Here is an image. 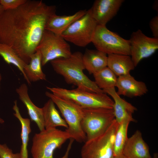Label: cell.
<instances>
[{
  "label": "cell",
  "mask_w": 158,
  "mask_h": 158,
  "mask_svg": "<svg viewBox=\"0 0 158 158\" xmlns=\"http://www.w3.org/2000/svg\"><path fill=\"white\" fill-rule=\"evenodd\" d=\"M55 6L42 0H27L13 9L0 12V43L11 47L26 64L36 51Z\"/></svg>",
  "instance_id": "6da1fadb"
},
{
  "label": "cell",
  "mask_w": 158,
  "mask_h": 158,
  "mask_svg": "<svg viewBox=\"0 0 158 158\" xmlns=\"http://www.w3.org/2000/svg\"><path fill=\"white\" fill-rule=\"evenodd\" d=\"M83 54L80 51L72 53L69 57L60 58L50 61L54 71L62 75L68 84L74 85L77 88L88 92L104 93L84 73L85 69Z\"/></svg>",
  "instance_id": "7a4b0ae2"
},
{
  "label": "cell",
  "mask_w": 158,
  "mask_h": 158,
  "mask_svg": "<svg viewBox=\"0 0 158 158\" xmlns=\"http://www.w3.org/2000/svg\"><path fill=\"white\" fill-rule=\"evenodd\" d=\"M71 139L68 133L56 128L45 129L34 135L31 153L32 158H54L53 153L61 148L68 139ZM71 144L69 143L64 155L60 158H68Z\"/></svg>",
  "instance_id": "3957f363"
},
{
  "label": "cell",
  "mask_w": 158,
  "mask_h": 158,
  "mask_svg": "<svg viewBox=\"0 0 158 158\" xmlns=\"http://www.w3.org/2000/svg\"><path fill=\"white\" fill-rule=\"evenodd\" d=\"M45 94L56 104L64 118L68 126L66 130L71 139L80 143L85 142L86 137L81 125L83 108L71 100L57 96L51 92L47 91Z\"/></svg>",
  "instance_id": "277c9868"
},
{
  "label": "cell",
  "mask_w": 158,
  "mask_h": 158,
  "mask_svg": "<svg viewBox=\"0 0 158 158\" xmlns=\"http://www.w3.org/2000/svg\"><path fill=\"white\" fill-rule=\"evenodd\" d=\"M46 88L54 95L70 100L82 108L113 109V100L105 93L90 92L77 88L68 90L59 87Z\"/></svg>",
  "instance_id": "5b68a950"
},
{
  "label": "cell",
  "mask_w": 158,
  "mask_h": 158,
  "mask_svg": "<svg viewBox=\"0 0 158 158\" xmlns=\"http://www.w3.org/2000/svg\"><path fill=\"white\" fill-rule=\"evenodd\" d=\"M83 112L81 125L86 141L104 133L115 120L113 109L83 108Z\"/></svg>",
  "instance_id": "8992f818"
},
{
  "label": "cell",
  "mask_w": 158,
  "mask_h": 158,
  "mask_svg": "<svg viewBox=\"0 0 158 158\" xmlns=\"http://www.w3.org/2000/svg\"><path fill=\"white\" fill-rule=\"evenodd\" d=\"M118 123L115 120L104 133L86 140L82 147V158H114L113 146Z\"/></svg>",
  "instance_id": "52a82bcc"
},
{
  "label": "cell",
  "mask_w": 158,
  "mask_h": 158,
  "mask_svg": "<svg viewBox=\"0 0 158 158\" xmlns=\"http://www.w3.org/2000/svg\"><path fill=\"white\" fill-rule=\"evenodd\" d=\"M92 42L96 49L107 55L115 54L130 55L129 40L124 39L110 31L106 25H97Z\"/></svg>",
  "instance_id": "ba28073f"
},
{
  "label": "cell",
  "mask_w": 158,
  "mask_h": 158,
  "mask_svg": "<svg viewBox=\"0 0 158 158\" xmlns=\"http://www.w3.org/2000/svg\"><path fill=\"white\" fill-rule=\"evenodd\" d=\"M37 50L41 54L42 66L57 59L68 57L72 53L70 45L61 36L46 30Z\"/></svg>",
  "instance_id": "9c48e42d"
},
{
  "label": "cell",
  "mask_w": 158,
  "mask_h": 158,
  "mask_svg": "<svg viewBox=\"0 0 158 158\" xmlns=\"http://www.w3.org/2000/svg\"><path fill=\"white\" fill-rule=\"evenodd\" d=\"M97 25L89 9L84 16L73 23L61 36L67 42L78 47H85L92 42Z\"/></svg>",
  "instance_id": "30bf717a"
},
{
  "label": "cell",
  "mask_w": 158,
  "mask_h": 158,
  "mask_svg": "<svg viewBox=\"0 0 158 158\" xmlns=\"http://www.w3.org/2000/svg\"><path fill=\"white\" fill-rule=\"evenodd\" d=\"M129 40L130 56L135 67L142 60L150 56L158 49V39L148 37L139 29L133 32Z\"/></svg>",
  "instance_id": "8fae6325"
},
{
  "label": "cell",
  "mask_w": 158,
  "mask_h": 158,
  "mask_svg": "<svg viewBox=\"0 0 158 158\" xmlns=\"http://www.w3.org/2000/svg\"><path fill=\"white\" fill-rule=\"evenodd\" d=\"M123 0H96L90 8L92 16L97 25L106 24L117 14Z\"/></svg>",
  "instance_id": "7c38bea8"
},
{
  "label": "cell",
  "mask_w": 158,
  "mask_h": 158,
  "mask_svg": "<svg viewBox=\"0 0 158 158\" xmlns=\"http://www.w3.org/2000/svg\"><path fill=\"white\" fill-rule=\"evenodd\" d=\"M116 87L118 88L116 92L118 95L130 98L141 96L148 91L144 82L137 80L130 73L118 76Z\"/></svg>",
  "instance_id": "4fadbf2b"
},
{
  "label": "cell",
  "mask_w": 158,
  "mask_h": 158,
  "mask_svg": "<svg viewBox=\"0 0 158 158\" xmlns=\"http://www.w3.org/2000/svg\"><path fill=\"white\" fill-rule=\"evenodd\" d=\"M105 93L110 95L114 101L113 107L115 120L119 124L125 120L136 122L132 116L137 109L130 103L121 97L115 87L103 90Z\"/></svg>",
  "instance_id": "5bb4252c"
},
{
  "label": "cell",
  "mask_w": 158,
  "mask_h": 158,
  "mask_svg": "<svg viewBox=\"0 0 158 158\" xmlns=\"http://www.w3.org/2000/svg\"><path fill=\"white\" fill-rule=\"evenodd\" d=\"M122 154L127 158H152L149 147L139 130H136L131 136L128 138Z\"/></svg>",
  "instance_id": "9a60e30c"
},
{
  "label": "cell",
  "mask_w": 158,
  "mask_h": 158,
  "mask_svg": "<svg viewBox=\"0 0 158 158\" xmlns=\"http://www.w3.org/2000/svg\"><path fill=\"white\" fill-rule=\"evenodd\" d=\"M86 12L85 10H80L73 15H69L60 16L55 13L48 19L45 29L61 36L73 23L84 16Z\"/></svg>",
  "instance_id": "2e32d148"
},
{
  "label": "cell",
  "mask_w": 158,
  "mask_h": 158,
  "mask_svg": "<svg viewBox=\"0 0 158 158\" xmlns=\"http://www.w3.org/2000/svg\"><path fill=\"white\" fill-rule=\"evenodd\" d=\"M16 91L19 99L26 107L31 121L36 123L40 131L44 130L45 128L42 108L36 106L31 101L28 95V88L26 84H21Z\"/></svg>",
  "instance_id": "e0dca14e"
},
{
  "label": "cell",
  "mask_w": 158,
  "mask_h": 158,
  "mask_svg": "<svg viewBox=\"0 0 158 158\" xmlns=\"http://www.w3.org/2000/svg\"><path fill=\"white\" fill-rule=\"evenodd\" d=\"M83 60L85 69L93 75L107 66V55L97 49H87L83 54Z\"/></svg>",
  "instance_id": "ac0fdd59"
},
{
  "label": "cell",
  "mask_w": 158,
  "mask_h": 158,
  "mask_svg": "<svg viewBox=\"0 0 158 158\" xmlns=\"http://www.w3.org/2000/svg\"><path fill=\"white\" fill-rule=\"evenodd\" d=\"M107 67L118 77L130 74L135 67L130 56L115 54L107 55Z\"/></svg>",
  "instance_id": "d6986e66"
},
{
  "label": "cell",
  "mask_w": 158,
  "mask_h": 158,
  "mask_svg": "<svg viewBox=\"0 0 158 158\" xmlns=\"http://www.w3.org/2000/svg\"><path fill=\"white\" fill-rule=\"evenodd\" d=\"M42 108L45 129L56 128L58 126L68 128L65 121L61 117L55 107V104L51 99L45 104Z\"/></svg>",
  "instance_id": "ffe728a7"
},
{
  "label": "cell",
  "mask_w": 158,
  "mask_h": 158,
  "mask_svg": "<svg viewBox=\"0 0 158 158\" xmlns=\"http://www.w3.org/2000/svg\"><path fill=\"white\" fill-rule=\"evenodd\" d=\"M42 66L41 55L40 51L37 50L31 56L29 63L25 64L24 67L25 73L31 83L46 80Z\"/></svg>",
  "instance_id": "44dd1931"
},
{
  "label": "cell",
  "mask_w": 158,
  "mask_h": 158,
  "mask_svg": "<svg viewBox=\"0 0 158 158\" xmlns=\"http://www.w3.org/2000/svg\"><path fill=\"white\" fill-rule=\"evenodd\" d=\"M14 103L13 109L15 113H13V115L18 119L21 125L20 136L22 145L19 153L20 158H28L27 147L29 135L31 131L30 119L28 118H24L22 117L17 105V100H15Z\"/></svg>",
  "instance_id": "7402d4cb"
},
{
  "label": "cell",
  "mask_w": 158,
  "mask_h": 158,
  "mask_svg": "<svg viewBox=\"0 0 158 158\" xmlns=\"http://www.w3.org/2000/svg\"><path fill=\"white\" fill-rule=\"evenodd\" d=\"M0 55L7 63L15 66L21 72L28 84L29 85L31 84L24 71V67L26 64L11 47L0 43Z\"/></svg>",
  "instance_id": "603a6c76"
},
{
  "label": "cell",
  "mask_w": 158,
  "mask_h": 158,
  "mask_svg": "<svg viewBox=\"0 0 158 158\" xmlns=\"http://www.w3.org/2000/svg\"><path fill=\"white\" fill-rule=\"evenodd\" d=\"M93 75L95 83L100 89L104 90L116 87L117 78L108 67L104 68Z\"/></svg>",
  "instance_id": "cb8c5ba5"
},
{
  "label": "cell",
  "mask_w": 158,
  "mask_h": 158,
  "mask_svg": "<svg viewBox=\"0 0 158 158\" xmlns=\"http://www.w3.org/2000/svg\"><path fill=\"white\" fill-rule=\"evenodd\" d=\"M130 121L125 120L118 124L115 134L113 146L114 157L122 154L123 150L127 140V131Z\"/></svg>",
  "instance_id": "d4e9b609"
},
{
  "label": "cell",
  "mask_w": 158,
  "mask_h": 158,
  "mask_svg": "<svg viewBox=\"0 0 158 158\" xmlns=\"http://www.w3.org/2000/svg\"><path fill=\"white\" fill-rule=\"evenodd\" d=\"M27 0H0V4L4 10L17 8L25 3Z\"/></svg>",
  "instance_id": "484cf974"
},
{
  "label": "cell",
  "mask_w": 158,
  "mask_h": 158,
  "mask_svg": "<svg viewBox=\"0 0 158 158\" xmlns=\"http://www.w3.org/2000/svg\"><path fill=\"white\" fill-rule=\"evenodd\" d=\"M0 158H20V154L13 153L6 144H0Z\"/></svg>",
  "instance_id": "4316f807"
},
{
  "label": "cell",
  "mask_w": 158,
  "mask_h": 158,
  "mask_svg": "<svg viewBox=\"0 0 158 158\" xmlns=\"http://www.w3.org/2000/svg\"><path fill=\"white\" fill-rule=\"evenodd\" d=\"M149 25L153 37L158 39V15L153 17L150 20Z\"/></svg>",
  "instance_id": "83f0119b"
},
{
  "label": "cell",
  "mask_w": 158,
  "mask_h": 158,
  "mask_svg": "<svg viewBox=\"0 0 158 158\" xmlns=\"http://www.w3.org/2000/svg\"><path fill=\"white\" fill-rule=\"evenodd\" d=\"M114 158H127L125 157L123 154L121 155L114 157Z\"/></svg>",
  "instance_id": "f1b7e54d"
},
{
  "label": "cell",
  "mask_w": 158,
  "mask_h": 158,
  "mask_svg": "<svg viewBox=\"0 0 158 158\" xmlns=\"http://www.w3.org/2000/svg\"><path fill=\"white\" fill-rule=\"evenodd\" d=\"M158 4V3H157V1H156L154 2V4L153 6H154V8L155 7H156L155 8V10H157V5Z\"/></svg>",
  "instance_id": "f546056e"
},
{
  "label": "cell",
  "mask_w": 158,
  "mask_h": 158,
  "mask_svg": "<svg viewBox=\"0 0 158 158\" xmlns=\"http://www.w3.org/2000/svg\"><path fill=\"white\" fill-rule=\"evenodd\" d=\"M153 158H158V154L156 153L154 154Z\"/></svg>",
  "instance_id": "4dcf8cb0"
},
{
  "label": "cell",
  "mask_w": 158,
  "mask_h": 158,
  "mask_svg": "<svg viewBox=\"0 0 158 158\" xmlns=\"http://www.w3.org/2000/svg\"><path fill=\"white\" fill-rule=\"evenodd\" d=\"M4 122V121L0 117V123L3 124Z\"/></svg>",
  "instance_id": "1f68e13d"
},
{
  "label": "cell",
  "mask_w": 158,
  "mask_h": 158,
  "mask_svg": "<svg viewBox=\"0 0 158 158\" xmlns=\"http://www.w3.org/2000/svg\"><path fill=\"white\" fill-rule=\"evenodd\" d=\"M2 80V76L1 74L0 73V85H1V82Z\"/></svg>",
  "instance_id": "d6a6232c"
},
{
  "label": "cell",
  "mask_w": 158,
  "mask_h": 158,
  "mask_svg": "<svg viewBox=\"0 0 158 158\" xmlns=\"http://www.w3.org/2000/svg\"><path fill=\"white\" fill-rule=\"evenodd\" d=\"M3 10H4V9H3L2 6L0 4V12Z\"/></svg>",
  "instance_id": "836d02e7"
}]
</instances>
